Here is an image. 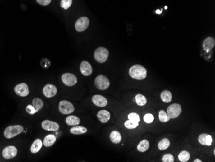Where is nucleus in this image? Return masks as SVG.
Segmentation results:
<instances>
[{
	"mask_svg": "<svg viewBox=\"0 0 215 162\" xmlns=\"http://www.w3.org/2000/svg\"><path fill=\"white\" fill-rule=\"evenodd\" d=\"M129 74L132 78L142 80L147 76V70L144 67L140 65H135L130 69Z\"/></svg>",
	"mask_w": 215,
	"mask_h": 162,
	"instance_id": "nucleus-1",
	"label": "nucleus"
},
{
	"mask_svg": "<svg viewBox=\"0 0 215 162\" xmlns=\"http://www.w3.org/2000/svg\"><path fill=\"white\" fill-rule=\"evenodd\" d=\"M23 130V127L21 125H12L5 129L4 131V136L8 139H11L21 134Z\"/></svg>",
	"mask_w": 215,
	"mask_h": 162,
	"instance_id": "nucleus-2",
	"label": "nucleus"
},
{
	"mask_svg": "<svg viewBox=\"0 0 215 162\" xmlns=\"http://www.w3.org/2000/svg\"><path fill=\"white\" fill-rule=\"evenodd\" d=\"M109 56V51L105 47H98L94 52V58L98 63H104Z\"/></svg>",
	"mask_w": 215,
	"mask_h": 162,
	"instance_id": "nucleus-3",
	"label": "nucleus"
},
{
	"mask_svg": "<svg viewBox=\"0 0 215 162\" xmlns=\"http://www.w3.org/2000/svg\"><path fill=\"white\" fill-rule=\"evenodd\" d=\"M110 81L106 76L99 75L95 78V85L99 90H106L110 87Z\"/></svg>",
	"mask_w": 215,
	"mask_h": 162,
	"instance_id": "nucleus-4",
	"label": "nucleus"
},
{
	"mask_svg": "<svg viewBox=\"0 0 215 162\" xmlns=\"http://www.w3.org/2000/svg\"><path fill=\"white\" fill-rule=\"evenodd\" d=\"M182 112V107L180 104L173 103L169 105L167 109V114L170 119H175Z\"/></svg>",
	"mask_w": 215,
	"mask_h": 162,
	"instance_id": "nucleus-5",
	"label": "nucleus"
},
{
	"mask_svg": "<svg viewBox=\"0 0 215 162\" xmlns=\"http://www.w3.org/2000/svg\"><path fill=\"white\" fill-rule=\"evenodd\" d=\"M59 110L62 114H70L74 111L75 109L71 102L67 100H62L59 103Z\"/></svg>",
	"mask_w": 215,
	"mask_h": 162,
	"instance_id": "nucleus-6",
	"label": "nucleus"
},
{
	"mask_svg": "<svg viewBox=\"0 0 215 162\" xmlns=\"http://www.w3.org/2000/svg\"><path fill=\"white\" fill-rule=\"evenodd\" d=\"M89 24V19L87 17L83 16V17H80V18H79L77 20L75 27L77 32H83L84 31L88 29Z\"/></svg>",
	"mask_w": 215,
	"mask_h": 162,
	"instance_id": "nucleus-7",
	"label": "nucleus"
},
{
	"mask_svg": "<svg viewBox=\"0 0 215 162\" xmlns=\"http://www.w3.org/2000/svg\"><path fill=\"white\" fill-rule=\"evenodd\" d=\"M61 79L65 85L69 87H72L75 85L77 82V77L74 74L69 73L62 74L61 76Z\"/></svg>",
	"mask_w": 215,
	"mask_h": 162,
	"instance_id": "nucleus-8",
	"label": "nucleus"
},
{
	"mask_svg": "<svg viewBox=\"0 0 215 162\" xmlns=\"http://www.w3.org/2000/svg\"><path fill=\"white\" fill-rule=\"evenodd\" d=\"M14 92L17 95L21 97H26L29 94V89L27 85L25 83H21L14 87Z\"/></svg>",
	"mask_w": 215,
	"mask_h": 162,
	"instance_id": "nucleus-9",
	"label": "nucleus"
},
{
	"mask_svg": "<svg viewBox=\"0 0 215 162\" xmlns=\"http://www.w3.org/2000/svg\"><path fill=\"white\" fill-rule=\"evenodd\" d=\"M57 87L52 84H47L44 87L43 89V94L47 98H52L57 94Z\"/></svg>",
	"mask_w": 215,
	"mask_h": 162,
	"instance_id": "nucleus-10",
	"label": "nucleus"
},
{
	"mask_svg": "<svg viewBox=\"0 0 215 162\" xmlns=\"http://www.w3.org/2000/svg\"><path fill=\"white\" fill-rule=\"evenodd\" d=\"M42 128L48 131H56L59 130V125L57 123L50 120H44L41 123Z\"/></svg>",
	"mask_w": 215,
	"mask_h": 162,
	"instance_id": "nucleus-11",
	"label": "nucleus"
},
{
	"mask_svg": "<svg viewBox=\"0 0 215 162\" xmlns=\"http://www.w3.org/2000/svg\"><path fill=\"white\" fill-rule=\"evenodd\" d=\"M17 153V149L14 146H8L2 152V155L5 159H11L14 158Z\"/></svg>",
	"mask_w": 215,
	"mask_h": 162,
	"instance_id": "nucleus-12",
	"label": "nucleus"
},
{
	"mask_svg": "<svg viewBox=\"0 0 215 162\" xmlns=\"http://www.w3.org/2000/svg\"><path fill=\"white\" fill-rule=\"evenodd\" d=\"M80 70L83 75L88 76L92 74L93 69L89 62L86 61H83L81 62V64H80Z\"/></svg>",
	"mask_w": 215,
	"mask_h": 162,
	"instance_id": "nucleus-13",
	"label": "nucleus"
},
{
	"mask_svg": "<svg viewBox=\"0 0 215 162\" xmlns=\"http://www.w3.org/2000/svg\"><path fill=\"white\" fill-rule=\"evenodd\" d=\"M92 102L99 107H104L108 104L107 99L101 95H94L92 97Z\"/></svg>",
	"mask_w": 215,
	"mask_h": 162,
	"instance_id": "nucleus-14",
	"label": "nucleus"
},
{
	"mask_svg": "<svg viewBox=\"0 0 215 162\" xmlns=\"http://www.w3.org/2000/svg\"><path fill=\"white\" fill-rule=\"evenodd\" d=\"M203 49L206 52L211 50L215 45V40L212 37H208L205 38L203 41Z\"/></svg>",
	"mask_w": 215,
	"mask_h": 162,
	"instance_id": "nucleus-15",
	"label": "nucleus"
},
{
	"mask_svg": "<svg viewBox=\"0 0 215 162\" xmlns=\"http://www.w3.org/2000/svg\"><path fill=\"white\" fill-rule=\"evenodd\" d=\"M97 116L101 122L106 123L110 119V113L108 111L101 110L98 112Z\"/></svg>",
	"mask_w": 215,
	"mask_h": 162,
	"instance_id": "nucleus-16",
	"label": "nucleus"
},
{
	"mask_svg": "<svg viewBox=\"0 0 215 162\" xmlns=\"http://www.w3.org/2000/svg\"><path fill=\"white\" fill-rule=\"evenodd\" d=\"M56 141V137L53 134L47 135L43 141L44 145L47 147H50L55 143Z\"/></svg>",
	"mask_w": 215,
	"mask_h": 162,
	"instance_id": "nucleus-17",
	"label": "nucleus"
},
{
	"mask_svg": "<svg viewBox=\"0 0 215 162\" xmlns=\"http://www.w3.org/2000/svg\"><path fill=\"white\" fill-rule=\"evenodd\" d=\"M42 146H43V143L41 140L40 139H37L36 140H35L34 141L32 145H31V147H30L31 152L33 153V154H35V153L38 152L41 149Z\"/></svg>",
	"mask_w": 215,
	"mask_h": 162,
	"instance_id": "nucleus-18",
	"label": "nucleus"
},
{
	"mask_svg": "<svg viewBox=\"0 0 215 162\" xmlns=\"http://www.w3.org/2000/svg\"><path fill=\"white\" fill-rule=\"evenodd\" d=\"M110 138L111 141L115 144L119 143L122 140V136L120 132L117 131H112L110 135Z\"/></svg>",
	"mask_w": 215,
	"mask_h": 162,
	"instance_id": "nucleus-19",
	"label": "nucleus"
},
{
	"mask_svg": "<svg viewBox=\"0 0 215 162\" xmlns=\"http://www.w3.org/2000/svg\"><path fill=\"white\" fill-rule=\"evenodd\" d=\"M66 123L70 126H75L80 123V119L75 116L70 115L66 118Z\"/></svg>",
	"mask_w": 215,
	"mask_h": 162,
	"instance_id": "nucleus-20",
	"label": "nucleus"
},
{
	"mask_svg": "<svg viewBox=\"0 0 215 162\" xmlns=\"http://www.w3.org/2000/svg\"><path fill=\"white\" fill-rule=\"evenodd\" d=\"M88 131L87 129L82 127V126H78L75 125V127H72L70 129V132L73 134L75 135H79V134H83L86 133Z\"/></svg>",
	"mask_w": 215,
	"mask_h": 162,
	"instance_id": "nucleus-21",
	"label": "nucleus"
},
{
	"mask_svg": "<svg viewBox=\"0 0 215 162\" xmlns=\"http://www.w3.org/2000/svg\"><path fill=\"white\" fill-rule=\"evenodd\" d=\"M161 100H162L165 103H169L172 100V94L171 92L165 90V91H162L160 94Z\"/></svg>",
	"mask_w": 215,
	"mask_h": 162,
	"instance_id": "nucleus-22",
	"label": "nucleus"
},
{
	"mask_svg": "<svg viewBox=\"0 0 215 162\" xmlns=\"http://www.w3.org/2000/svg\"><path fill=\"white\" fill-rule=\"evenodd\" d=\"M149 148V143L148 140H142L139 145H137V149L139 151L142 152H144L146 150H148V149Z\"/></svg>",
	"mask_w": 215,
	"mask_h": 162,
	"instance_id": "nucleus-23",
	"label": "nucleus"
},
{
	"mask_svg": "<svg viewBox=\"0 0 215 162\" xmlns=\"http://www.w3.org/2000/svg\"><path fill=\"white\" fill-rule=\"evenodd\" d=\"M135 99V102L139 106H144L147 103L146 98L142 94H137Z\"/></svg>",
	"mask_w": 215,
	"mask_h": 162,
	"instance_id": "nucleus-24",
	"label": "nucleus"
},
{
	"mask_svg": "<svg viewBox=\"0 0 215 162\" xmlns=\"http://www.w3.org/2000/svg\"><path fill=\"white\" fill-rule=\"evenodd\" d=\"M170 145V141L167 138H164L160 140L158 143V149L160 150H164L167 149Z\"/></svg>",
	"mask_w": 215,
	"mask_h": 162,
	"instance_id": "nucleus-25",
	"label": "nucleus"
},
{
	"mask_svg": "<svg viewBox=\"0 0 215 162\" xmlns=\"http://www.w3.org/2000/svg\"><path fill=\"white\" fill-rule=\"evenodd\" d=\"M32 105L36 110L37 112L40 111L43 107V102L41 99L39 98H34L32 100Z\"/></svg>",
	"mask_w": 215,
	"mask_h": 162,
	"instance_id": "nucleus-26",
	"label": "nucleus"
},
{
	"mask_svg": "<svg viewBox=\"0 0 215 162\" xmlns=\"http://www.w3.org/2000/svg\"><path fill=\"white\" fill-rule=\"evenodd\" d=\"M190 158V154L186 150L182 151L178 155V159L181 162H186Z\"/></svg>",
	"mask_w": 215,
	"mask_h": 162,
	"instance_id": "nucleus-27",
	"label": "nucleus"
},
{
	"mask_svg": "<svg viewBox=\"0 0 215 162\" xmlns=\"http://www.w3.org/2000/svg\"><path fill=\"white\" fill-rule=\"evenodd\" d=\"M124 125H125V127H126L127 129H135L136 127H138L139 122H133V121L128 120L126 122H125Z\"/></svg>",
	"mask_w": 215,
	"mask_h": 162,
	"instance_id": "nucleus-28",
	"label": "nucleus"
},
{
	"mask_svg": "<svg viewBox=\"0 0 215 162\" xmlns=\"http://www.w3.org/2000/svg\"><path fill=\"white\" fill-rule=\"evenodd\" d=\"M158 118L160 120V122H168L169 120H170V118L169 117L167 116V113L164 111H160L159 112V114H158Z\"/></svg>",
	"mask_w": 215,
	"mask_h": 162,
	"instance_id": "nucleus-29",
	"label": "nucleus"
},
{
	"mask_svg": "<svg viewBox=\"0 0 215 162\" xmlns=\"http://www.w3.org/2000/svg\"><path fill=\"white\" fill-rule=\"evenodd\" d=\"M71 4H72V0H61V7L66 10L70 8Z\"/></svg>",
	"mask_w": 215,
	"mask_h": 162,
	"instance_id": "nucleus-30",
	"label": "nucleus"
},
{
	"mask_svg": "<svg viewBox=\"0 0 215 162\" xmlns=\"http://www.w3.org/2000/svg\"><path fill=\"white\" fill-rule=\"evenodd\" d=\"M128 119L130 120H131V121H133V122H140V117H139V114H137V113H135V112L130 113L128 115Z\"/></svg>",
	"mask_w": 215,
	"mask_h": 162,
	"instance_id": "nucleus-31",
	"label": "nucleus"
},
{
	"mask_svg": "<svg viewBox=\"0 0 215 162\" xmlns=\"http://www.w3.org/2000/svg\"><path fill=\"white\" fill-rule=\"evenodd\" d=\"M144 120L146 123H151L154 120V116L151 114H146L144 116Z\"/></svg>",
	"mask_w": 215,
	"mask_h": 162,
	"instance_id": "nucleus-32",
	"label": "nucleus"
},
{
	"mask_svg": "<svg viewBox=\"0 0 215 162\" xmlns=\"http://www.w3.org/2000/svg\"><path fill=\"white\" fill-rule=\"evenodd\" d=\"M162 161L163 162H173L174 157L171 154H166L162 157Z\"/></svg>",
	"mask_w": 215,
	"mask_h": 162,
	"instance_id": "nucleus-33",
	"label": "nucleus"
},
{
	"mask_svg": "<svg viewBox=\"0 0 215 162\" xmlns=\"http://www.w3.org/2000/svg\"><path fill=\"white\" fill-rule=\"evenodd\" d=\"M26 112H27V113H29V114H31V115L34 114L37 112L36 110H35L34 107L32 105H29L26 106Z\"/></svg>",
	"mask_w": 215,
	"mask_h": 162,
	"instance_id": "nucleus-34",
	"label": "nucleus"
},
{
	"mask_svg": "<svg viewBox=\"0 0 215 162\" xmlns=\"http://www.w3.org/2000/svg\"><path fill=\"white\" fill-rule=\"evenodd\" d=\"M206 137H207V134H202L199 136V141L202 145H206Z\"/></svg>",
	"mask_w": 215,
	"mask_h": 162,
	"instance_id": "nucleus-35",
	"label": "nucleus"
},
{
	"mask_svg": "<svg viewBox=\"0 0 215 162\" xmlns=\"http://www.w3.org/2000/svg\"><path fill=\"white\" fill-rule=\"evenodd\" d=\"M37 2L43 6H47L51 3L52 0H36Z\"/></svg>",
	"mask_w": 215,
	"mask_h": 162,
	"instance_id": "nucleus-36",
	"label": "nucleus"
},
{
	"mask_svg": "<svg viewBox=\"0 0 215 162\" xmlns=\"http://www.w3.org/2000/svg\"><path fill=\"white\" fill-rule=\"evenodd\" d=\"M212 141H213L212 136H211V135L207 134V137H206V145H208V146L211 145Z\"/></svg>",
	"mask_w": 215,
	"mask_h": 162,
	"instance_id": "nucleus-37",
	"label": "nucleus"
},
{
	"mask_svg": "<svg viewBox=\"0 0 215 162\" xmlns=\"http://www.w3.org/2000/svg\"><path fill=\"white\" fill-rule=\"evenodd\" d=\"M156 13H157V14H161V13H162V10H161V11H160V10H157V11H156Z\"/></svg>",
	"mask_w": 215,
	"mask_h": 162,
	"instance_id": "nucleus-38",
	"label": "nucleus"
},
{
	"mask_svg": "<svg viewBox=\"0 0 215 162\" xmlns=\"http://www.w3.org/2000/svg\"><path fill=\"white\" fill-rule=\"evenodd\" d=\"M194 161V162H202V161L200 160H199V159H196Z\"/></svg>",
	"mask_w": 215,
	"mask_h": 162,
	"instance_id": "nucleus-39",
	"label": "nucleus"
},
{
	"mask_svg": "<svg viewBox=\"0 0 215 162\" xmlns=\"http://www.w3.org/2000/svg\"><path fill=\"white\" fill-rule=\"evenodd\" d=\"M167 7L166 6V7H165V9H167Z\"/></svg>",
	"mask_w": 215,
	"mask_h": 162,
	"instance_id": "nucleus-40",
	"label": "nucleus"
}]
</instances>
